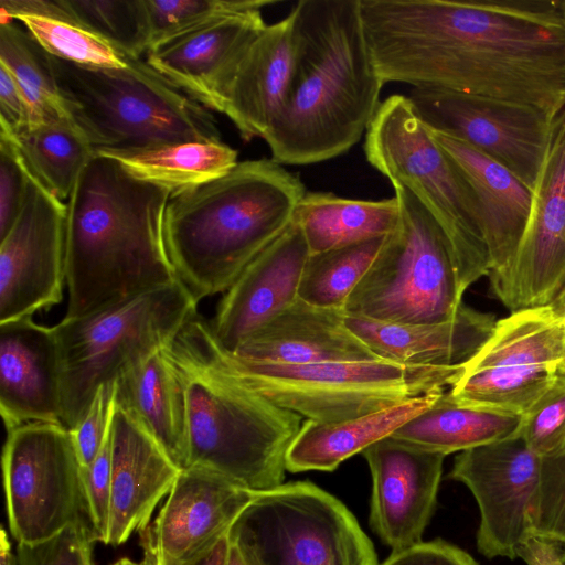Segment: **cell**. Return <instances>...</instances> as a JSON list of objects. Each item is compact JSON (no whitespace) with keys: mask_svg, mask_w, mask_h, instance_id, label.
I'll return each instance as SVG.
<instances>
[{"mask_svg":"<svg viewBox=\"0 0 565 565\" xmlns=\"http://www.w3.org/2000/svg\"><path fill=\"white\" fill-rule=\"evenodd\" d=\"M382 565H478L465 551L436 540L422 542L408 550L391 554Z\"/></svg>","mask_w":565,"mask_h":565,"instance_id":"45","label":"cell"},{"mask_svg":"<svg viewBox=\"0 0 565 565\" xmlns=\"http://www.w3.org/2000/svg\"><path fill=\"white\" fill-rule=\"evenodd\" d=\"M0 413L8 431L26 423L62 424L56 337L32 317L0 323Z\"/></svg>","mask_w":565,"mask_h":565,"instance_id":"22","label":"cell"},{"mask_svg":"<svg viewBox=\"0 0 565 565\" xmlns=\"http://www.w3.org/2000/svg\"><path fill=\"white\" fill-rule=\"evenodd\" d=\"M526 445L541 458L565 451V372L521 416L519 429Z\"/></svg>","mask_w":565,"mask_h":565,"instance_id":"39","label":"cell"},{"mask_svg":"<svg viewBox=\"0 0 565 565\" xmlns=\"http://www.w3.org/2000/svg\"><path fill=\"white\" fill-rule=\"evenodd\" d=\"M274 0H257L243 11L152 45L146 62L167 81L209 109L221 110L223 92L247 47L267 25L265 7Z\"/></svg>","mask_w":565,"mask_h":565,"instance_id":"20","label":"cell"},{"mask_svg":"<svg viewBox=\"0 0 565 565\" xmlns=\"http://www.w3.org/2000/svg\"><path fill=\"white\" fill-rule=\"evenodd\" d=\"M548 307L557 318L565 321V286Z\"/></svg>","mask_w":565,"mask_h":565,"instance_id":"52","label":"cell"},{"mask_svg":"<svg viewBox=\"0 0 565 565\" xmlns=\"http://www.w3.org/2000/svg\"><path fill=\"white\" fill-rule=\"evenodd\" d=\"M521 416L466 405L448 391L391 436L445 456L518 436Z\"/></svg>","mask_w":565,"mask_h":565,"instance_id":"31","label":"cell"},{"mask_svg":"<svg viewBox=\"0 0 565 565\" xmlns=\"http://www.w3.org/2000/svg\"><path fill=\"white\" fill-rule=\"evenodd\" d=\"M530 523L533 536L565 545V451L542 458Z\"/></svg>","mask_w":565,"mask_h":565,"instance_id":"40","label":"cell"},{"mask_svg":"<svg viewBox=\"0 0 565 565\" xmlns=\"http://www.w3.org/2000/svg\"><path fill=\"white\" fill-rule=\"evenodd\" d=\"M181 469L153 437L116 406L111 423V495L105 544L120 545L149 526Z\"/></svg>","mask_w":565,"mask_h":565,"instance_id":"23","label":"cell"},{"mask_svg":"<svg viewBox=\"0 0 565 565\" xmlns=\"http://www.w3.org/2000/svg\"><path fill=\"white\" fill-rule=\"evenodd\" d=\"M230 537L223 539L209 554L189 565H227Z\"/></svg>","mask_w":565,"mask_h":565,"instance_id":"48","label":"cell"},{"mask_svg":"<svg viewBox=\"0 0 565 565\" xmlns=\"http://www.w3.org/2000/svg\"><path fill=\"white\" fill-rule=\"evenodd\" d=\"M82 481L89 526L95 540L104 543L111 495V427L97 457L82 468Z\"/></svg>","mask_w":565,"mask_h":565,"instance_id":"42","label":"cell"},{"mask_svg":"<svg viewBox=\"0 0 565 565\" xmlns=\"http://www.w3.org/2000/svg\"><path fill=\"white\" fill-rule=\"evenodd\" d=\"M0 565H19L18 556L12 552V545L7 531H0Z\"/></svg>","mask_w":565,"mask_h":565,"instance_id":"49","label":"cell"},{"mask_svg":"<svg viewBox=\"0 0 565 565\" xmlns=\"http://www.w3.org/2000/svg\"><path fill=\"white\" fill-rule=\"evenodd\" d=\"M168 344L116 380V406L131 415L183 470L189 463L186 380Z\"/></svg>","mask_w":565,"mask_h":565,"instance_id":"28","label":"cell"},{"mask_svg":"<svg viewBox=\"0 0 565 565\" xmlns=\"http://www.w3.org/2000/svg\"><path fill=\"white\" fill-rule=\"evenodd\" d=\"M82 468L73 434L62 424L34 422L8 431L3 486L18 543H40L87 520Z\"/></svg>","mask_w":565,"mask_h":565,"instance_id":"12","label":"cell"},{"mask_svg":"<svg viewBox=\"0 0 565 565\" xmlns=\"http://www.w3.org/2000/svg\"><path fill=\"white\" fill-rule=\"evenodd\" d=\"M0 19L19 20L54 57L95 67L126 66L109 44L75 23L60 0H0Z\"/></svg>","mask_w":565,"mask_h":565,"instance_id":"33","label":"cell"},{"mask_svg":"<svg viewBox=\"0 0 565 565\" xmlns=\"http://www.w3.org/2000/svg\"><path fill=\"white\" fill-rule=\"evenodd\" d=\"M256 1L146 0L151 46L223 15L246 10L253 7Z\"/></svg>","mask_w":565,"mask_h":565,"instance_id":"38","label":"cell"},{"mask_svg":"<svg viewBox=\"0 0 565 565\" xmlns=\"http://www.w3.org/2000/svg\"><path fill=\"white\" fill-rule=\"evenodd\" d=\"M518 557L526 565H565V551L559 544L531 536L518 550Z\"/></svg>","mask_w":565,"mask_h":565,"instance_id":"47","label":"cell"},{"mask_svg":"<svg viewBox=\"0 0 565 565\" xmlns=\"http://www.w3.org/2000/svg\"><path fill=\"white\" fill-rule=\"evenodd\" d=\"M565 358V321L548 306L499 319L448 390L459 403L524 415L555 381Z\"/></svg>","mask_w":565,"mask_h":565,"instance_id":"13","label":"cell"},{"mask_svg":"<svg viewBox=\"0 0 565 565\" xmlns=\"http://www.w3.org/2000/svg\"><path fill=\"white\" fill-rule=\"evenodd\" d=\"M255 497L213 471L188 467L180 471L153 524L143 531V545L159 565H189L228 536Z\"/></svg>","mask_w":565,"mask_h":565,"instance_id":"18","label":"cell"},{"mask_svg":"<svg viewBox=\"0 0 565 565\" xmlns=\"http://www.w3.org/2000/svg\"><path fill=\"white\" fill-rule=\"evenodd\" d=\"M489 279L492 294L511 312L548 306L565 286V111L532 191L516 255L503 274Z\"/></svg>","mask_w":565,"mask_h":565,"instance_id":"17","label":"cell"},{"mask_svg":"<svg viewBox=\"0 0 565 565\" xmlns=\"http://www.w3.org/2000/svg\"><path fill=\"white\" fill-rule=\"evenodd\" d=\"M215 350L242 383L274 404L319 423L351 419L448 391L463 373V364L416 366L385 360L299 365L257 362L226 352L216 340Z\"/></svg>","mask_w":565,"mask_h":565,"instance_id":"9","label":"cell"},{"mask_svg":"<svg viewBox=\"0 0 565 565\" xmlns=\"http://www.w3.org/2000/svg\"><path fill=\"white\" fill-rule=\"evenodd\" d=\"M227 565H253L242 548L230 540Z\"/></svg>","mask_w":565,"mask_h":565,"instance_id":"50","label":"cell"},{"mask_svg":"<svg viewBox=\"0 0 565 565\" xmlns=\"http://www.w3.org/2000/svg\"><path fill=\"white\" fill-rule=\"evenodd\" d=\"M168 348L186 380L188 467L213 471L256 494L280 487L301 416L230 373L216 354L211 324L196 313Z\"/></svg>","mask_w":565,"mask_h":565,"instance_id":"5","label":"cell"},{"mask_svg":"<svg viewBox=\"0 0 565 565\" xmlns=\"http://www.w3.org/2000/svg\"><path fill=\"white\" fill-rule=\"evenodd\" d=\"M345 316L342 308L318 307L298 298L232 354L296 365L380 360L348 328Z\"/></svg>","mask_w":565,"mask_h":565,"instance_id":"26","label":"cell"},{"mask_svg":"<svg viewBox=\"0 0 565 565\" xmlns=\"http://www.w3.org/2000/svg\"><path fill=\"white\" fill-rule=\"evenodd\" d=\"M363 149L366 161L391 184L414 193L457 245L489 262L475 194L407 96L381 103Z\"/></svg>","mask_w":565,"mask_h":565,"instance_id":"11","label":"cell"},{"mask_svg":"<svg viewBox=\"0 0 565 565\" xmlns=\"http://www.w3.org/2000/svg\"><path fill=\"white\" fill-rule=\"evenodd\" d=\"M134 177L163 186L172 194L217 179L237 164V151L222 141L168 143L103 151Z\"/></svg>","mask_w":565,"mask_h":565,"instance_id":"32","label":"cell"},{"mask_svg":"<svg viewBox=\"0 0 565 565\" xmlns=\"http://www.w3.org/2000/svg\"><path fill=\"white\" fill-rule=\"evenodd\" d=\"M198 301L177 280L53 327L60 355L62 424L74 429L98 388L167 345L196 313Z\"/></svg>","mask_w":565,"mask_h":565,"instance_id":"8","label":"cell"},{"mask_svg":"<svg viewBox=\"0 0 565 565\" xmlns=\"http://www.w3.org/2000/svg\"><path fill=\"white\" fill-rule=\"evenodd\" d=\"M124 58L125 67L109 68L79 65L51 55L66 111L94 153L221 141L217 122L209 108L146 61Z\"/></svg>","mask_w":565,"mask_h":565,"instance_id":"7","label":"cell"},{"mask_svg":"<svg viewBox=\"0 0 565 565\" xmlns=\"http://www.w3.org/2000/svg\"><path fill=\"white\" fill-rule=\"evenodd\" d=\"M285 106L264 138L271 159L301 166L348 152L366 132L384 86L365 38L360 0H300Z\"/></svg>","mask_w":565,"mask_h":565,"instance_id":"3","label":"cell"},{"mask_svg":"<svg viewBox=\"0 0 565 565\" xmlns=\"http://www.w3.org/2000/svg\"><path fill=\"white\" fill-rule=\"evenodd\" d=\"M559 371L561 372H565V358H564V361H563V363H562V365L559 367Z\"/></svg>","mask_w":565,"mask_h":565,"instance_id":"53","label":"cell"},{"mask_svg":"<svg viewBox=\"0 0 565 565\" xmlns=\"http://www.w3.org/2000/svg\"><path fill=\"white\" fill-rule=\"evenodd\" d=\"M94 541L87 521L81 520L46 541L18 543V562L19 565H95Z\"/></svg>","mask_w":565,"mask_h":565,"instance_id":"41","label":"cell"},{"mask_svg":"<svg viewBox=\"0 0 565 565\" xmlns=\"http://www.w3.org/2000/svg\"><path fill=\"white\" fill-rule=\"evenodd\" d=\"M392 186L399 204L398 224L344 310L395 324L449 320L461 307L465 291L489 276L490 264L457 245L407 188Z\"/></svg>","mask_w":565,"mask_h":565,"instance_id":"6","label":"cell"},{"mask_svg":"<svg viewBox=\"0 0 565 565\" xmlns=\"http://www.w3.org/2000/svg\"><path fill=\"white\" fill-rule=\"evenodd\" d=\"M372 476L370 525L392 554L422 543L445 455L385 437L362 451Z\"/></svg>","mask_w":565,"mask_h":565,"instance_id":"19","label":"cell"},{"mask_svg":"<svg viewBox=\"0 0 565 565\" xmlns=\"http://www.w3.org/2000/svg\"><path fill=\"white\" fill-rule=\"evenodd\" d=\"M11 138L30 173L46 191L66 203L94 154L79 128L66 118L28 128Z\"/></svg>","mask_w":565,"mask_h":565,"instance_id":"34","label":"cell"},{"mask_svg":"<svg viewBox=\"0 0 565 565\" xmlns=\"http://www.w3.org/2000/svg\"><path fill=\"white\" fill-rule=\"evenodd\" d=\"M143 558L141 561H132L130 558H120L113 565H159L153 552L143 545Z\"/></svg>","mask_w":565,"mask_h":565,"instance_id":"51","label":"cell"},{"mask_svg":"<svg viewBox=\"0 0 565 565\" xmlns=\"http://www.w3.org/2000/svg\"><path fill=\"white\" fill-rule=\"evenodd\" d=\"M67 15L122 57L141 58L151 46L146 0H60Z\"/></svg>","mask_w":565,"mask_h":565,"instance_id":"37","label":"cell"},{"mask_svg":"<svg viewBox=\"0 0 565 565\" xmlns=\"http://www.w3.org/2000/svg\"><path fill=\"white\" fill-rule=\"evenodd\" d=\"M407 97L429 129L469 143L533 191L558 117L516 102L446 89L412 88Z\"/></svg>","mask_w":565,"mask_h":565,"instance_id":"14","label":"cell"},{"mask_svg":"<svg viewBox=\"0 0 565 565\" xmlns=\"http://www.w3.org/2000/svg\"><path fill=\"white\" fill-rule=\"evenodd\" d=\"M498 319L461 305L449 320L395 324L347 313L348 328L380 359L416 366L468 362L491 335Z\"/></svg>","mask_w":565,"mask_h":565,"instance_id":"27","label":"cell"},{"mask_svg":"<svg viewBox=\"0 0 565 565\" xmlns=\"http://www.w3.org/2000/svg\"><path fill=\"white\" fill-rule=\"evenodd\" d=\"M116 409V381L102 385L86 414L72 429L83 467L89 466L100 451L110 430Z\"/></svg>","mask_w":565,"mask_h":565,"instance_id":"44","label":"cell"},{"mask_svg":"<svg viewBox=\"0 0 565 565\" xmlns=\"http://www.w3.org/2000/svg\"><path fill=\"white\" fill-rule=\"evenodd\" d=\"M29 107L11 75L0 65V132L14 137L29 128Z\"/></svg>","mask_w":565,"mask_h":565,"instance_id":"46","label":"cell"},{"mask_svg":"<svg viewBox=\"0 0 565 565\" xmlns=\"http://www.w3.org/2000/svg\"><path fill=\"white\" fill-rule=\"evenodd\" d=\"M542 458L521 436L461 451L449 478L463 483L480 511L478 551L488 558L518 557L532 535L530 509Z\"/></svg>","mask_w":565,"mask_h":565,"instance_id":"16","label":"cell"},{"mask_svg":"<svg viewBox=\"0 0 565 565\" xmlns=\"http://www.w3.org/2000/svg\"><path fill=\"white\" fill-rule=\"evenodd\" d=\"M429 131L475 194L490 262L488 277L499 276L510 267L519 249L530 216L532 192L508 168L469 143Z\"/></svg>","mask_w":565,"mask_h":565,"instance_id":"25","label":"cell"},{"mask_svg":"<svg viewBox=\"0 0 565 565\" xmlns=\"http://www.w3.org/2000/svg\"><path fill=\"white\" fill-rule=\"evenodd\" d=\"M386 83L565 108V1L360 0Z\"/></svg>","mask_w":565,"mask_h":565,"instance_id":"1","label":"cell"},{"mask_svg":"<svg viewBox=\"0 0 565 565\" xmlns=\"http://www.w3.org/2000/svg\"><path fill=\"white\" fill-rule=\"evenodd\" d=\"M307 193L270 159L238 161L224 175L172 194L166 243L178 279L199 302L225 292L294 222Z\"/></svg>","mask_w":565,"mask_h":565,"instance_id":"4","label":"cell"},{"mask_svg":"<svg viewBox=\"0 0 565 565\" xmlns=\"http://www.w3.org/2000/svg\"><path fill=\"white\" fill-rule=\"evenodd\" d=\"M28 170L13 139L0 134V238L18 217L28 189Z\"/></svg>","mask_w":565,"mask_h":565,"instance_id":"43","label":"cell"},{"mask_svg":"<svg viewBox=\"0 0 565 565\" xmlns=\"http://www.w3.org/2000/svg\"><path fill=\"white\" fill-rule=\"evenodd\" d=\"M310 253L300 227L291 225L239 274L220 300L211 329L234 353L248 338L298 299Z\"/></svg>","mask_w":565,"mask_h":565,"instance_id":"21","label":"cell"},{"mask_svg":"<svg viewBox=\"0 0 565 565\" xmlns=\"http://www.w3.org/2000/svg\"><path fill=\"white\" fill-rule=\"evenodd\" d=\"M66 204L30 173L14 223L0 238V323L32 317L63 298Z\"/></svg>","mask_w":565,"mask_h":565,"instance_id":"15","label":"cell"},{"mask_svg":"<svg viewBox=\"0 0 565 565\" xmlns=\"http://www.w3.org/2000/svg\"><path fill=\"white\" fill-rule=\"evenodd\" d=\"M170 190L93 154L66 201L64 318L113 307L178 279L166 243Z\"/></svg>","mask_w":565,"mask_h":565,"instance_id":"2","label":"cell"},{"mask_svg":"<svg viewBox=\"0 0 565 565\" xmlns=\"http://www.w3.org/2000/svg\"><path fill=\"white\" fill-rule=\"evenodd\" d=\"M0 65L18 83L29 107V128L71 118L55 81L51 55L13 20L0 19Z\"/></svg>","mask_w":565,"mask_h":565,"instance_id":"35","label":"cell"},{"mask_svg":"<svg viewBox=\"0 0 565 565\" xmlns=\"http://www.w3.org/2000/svg\"><path fill=\"white\" fill-rule=\"evenodd\" d=\"M399 221L394 195L380 201L353 200L331 192H308L294 222L300 227L310 255L390 235Z\"/></svg>","mask_w":565,"mask_h":565,"instance_id":"30","label":"cell"},{"mask_svg":"<svg viewBox=\"0 0 565 565\" xmlns=\"http://www.w3.org/2000/svg\"><path fill=\"white\" fill-rule=\"evenodd\" d=\"M295 65L294 15L267 24L239 60L223 96L220 113L242 139L265 138L287 100Z\"/></svg>","mask_w":565,"mask_h":565,"instance_id":"24","label":"cell"},{"mask_svg":"<svg viewBox=\"0 0 565 565\" xmlns=\"http://www.w3.org/2000/svg\"><path fill=\"white\" fill-rule=\"evenodd\" d=\"M387 236L309 255L298 298L318 307L344 309L349 296L367 273Z\"/></svg>","mask_w":565,"mask_h":565,"instance_id":"36","label":"cell"},{"mask_svg":"<svg viewBox=\"0 0 565 565\" xmlns=\"http://www.w3.org/2000/svg\"><path fill=\"white\" fill-rule=\"evenodd\" d=\"M441 393L416 397L341 422L319 423L307 419L288 449L286 468L290 472L333 471L348 458L391 436L429 408Z\"/></svg>","mask_w":565,"mask_h":565,"instance_id":"29","label":"cell"},{"mask_svg":"<svg viewBox=\"0 0 565 565\" xmlns=\"http://www.w3.org/2000/svg\"><path fill=\"white\" fill-rule=\"evenodd\" d=\"M228 537L253 565H379L353 514L307 481L257 493Z\"/></svg>","mask_w":565,"mask_h":565,"instance_id":"10","label":"cell"}]
</instances>
